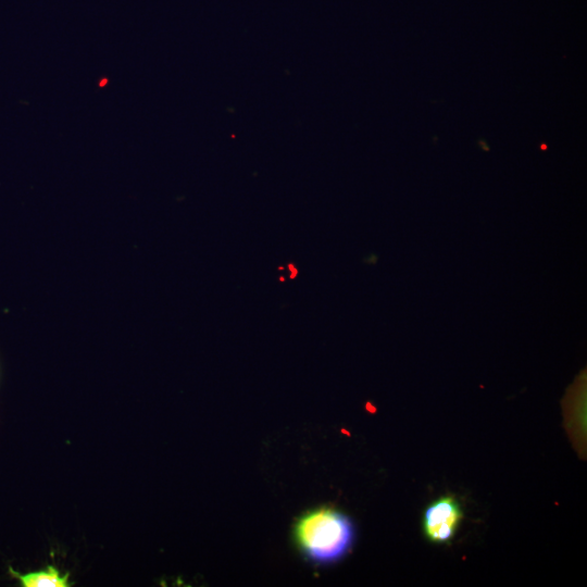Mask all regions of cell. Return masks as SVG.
<instances>
[{
  "instance_id": "cell-1",
  "label": "cell",
  "mask_w": 587,
  "mask_h": 587,
  "mask_svg": "<svg viewBox=\"0 0 587 587\" xmlns=\"http://www.w3.org/2000/svg\"><path fill=\"white\" fill-rule=\"evenodd\" d=\"M295 535L307 558L326 564L336 562L349 551L354 527L347 515L323 508L304 514L296 524Z\"/></svg>"
},
{
  "instance_id": "cell-3",
  "label": "cell",
  "mask_w": 587,
  "mask_h": 587,
  "mask_svg": "<svg viewBox=\"0 0 587 587\" xmlns=\"http://www.w3.org/2000/svg\"><path fill=\"white\" fill-rule=\"evenodd\" d=\"M12 576L16 577L24 587H67L68 574L61 576L59 571L53 566H48L46 570L21 574L9 567Z\"/></svg>"
},
{
  "instance_id": "cell-2",
  "label": "cell",
  "mask_w": 587,
  "mask_h": 587,
  "mask_svg": "<svg viewBox=\"0 0 587 587\" xmlns=\"http://www.w3.org/2000/svg\"><path fill=\"white\" fill-rule=\"evenodd\" d=\"M462 519V511L453 497L440 498L430 504L424 514V530L435 542L450 540Z\"/></svg>"
}]
</instances>
